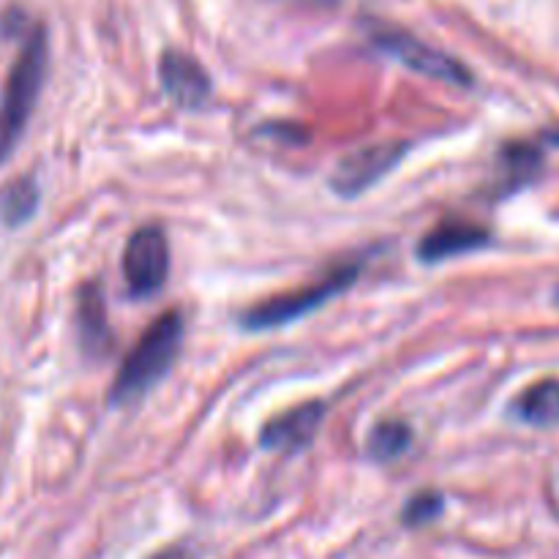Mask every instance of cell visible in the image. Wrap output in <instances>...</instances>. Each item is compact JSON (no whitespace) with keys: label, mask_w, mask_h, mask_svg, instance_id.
<instances>
[{"label":"cell","mask_w":559,"mask_h":559,"mask_svg":"<svg viewBox=\"0 0 559 559\" xmlns=\"http://www.w3.org/2000/svg\"><path fill=\"white\" fill-rule=\"evenodd\" d=\"M183 342V320L178 311L162 314L136 342L129 358L120 366L112 385V402H134L142 393L151 391L158 380L169 371L175 355Z\"/></svg>","instance_id":"7a4b0ae2"},{"label":"cell","mask_w":559,"mask_h":559,"mask_svg":"<svg viewBox=\"0 0 559 559\" xmlns=\"http://www.w3.org/2000/svg\"><path fill=\"white\" fill-rule=\"evenodd\" d=\"M80 331L85 349H91V353L107 349V309H104V295L98 284H85L80 293Z\"/></svg>","instance_id":"8fae6325"},{"label":"cell","mask_w":559,"mask_h":559,"mask_svg":"<svg viewBox=\"0 0 559 559\" xmlns=\"http://www.w3.org/2000/svg\"><path fill=\"white\" fill-rule=\"evenodd\" d=\"M407 142H377V145L358 147V151L347 153L338 158V164L331 173V189L338 197H358L366 189L385 178L393 167L404 158L407 153Z\"/></svg>","instance_id":"5b68a950"},{"label":"cell","mask_w":559,"mask_h":559,"mask_svg":"<svg viewBox=\"0 0 559 559\" xmlns=\"http://www.w3.org/2000/svg\"><path fill=\"white\" fill-rule=\"evenodd\" d=\"M325 415V402H306L300 407H293L289 413L276 415L262 429V448H267V451H298V448L309 445Z\"/></svg>","instance_id":"ba28073f"},{"label":"cell","mask_w":559,"mask_h":559,"mask_svg":"<svg viewBox=\"0 0 559 559\" xmlns=\"http://www.w3.org/2000/svg\"><path fill=\"white\" fill-rule=\"evenodd\" d=\"M360 267H364L360 262H344V265L325 273V276L317 284H311V287L293 289V293H284L278 295V298H271L265 300V304L249 309L240 317V325L249 328V331H267V328L289 325V322H295L298 317L311 314V311L325 306L331 298H336L338 293L353 287L360 276Z\"/></svg>","instance_id":"3957f363"},{"label":"cell","mask_w":559,"mask_h":559,"mask_svg":"<svg viewBox=\"0 0 559 559\" xmlns=\"http://www.w3.org/2000/svg\"><path fill=\"white\" fill-rule=\"evenodd\" d=\"M513 413L530 426H551L559 420V380H540L530 385L513 404Z\"/></svg>","instance_id":"30bf717a"},{"label":"cell","mask_w":559,"mask_h":559,"mask_svg":"<svg viewBox=\"0 0 559 559\" xmlns=\"http://www.w3.org/2000/svg\"><path fill=\"white\" fill-rule=\"evenodd\" d=\"M409 445H413V429L396 418L380 420L369 435V456L374 462H393L404 456Z\"/></svg>","instance_id":"4fadbf2b"},{"label":"cell","mask_w":559,"mask_h":559,"mask_svg":"<svg viewBox=\"0 0 559 559\" xmlns=\"http://www.w3.org/2000/svg\"><path fill=\"white\" fill-rule=\"evenodd\" d=\"M298 3H304V5H317V9H325V5H333L336 3V0H298Z\"/></svg>","instance_id":"9a60e30c"},{"label":"cell","mask_w":559,"mask_h":559,"mask_svg":"<svg viewBox=\"0 0 559 559\" xmlns=\"http://www.w3.org/2000/svg\"><path fill=\"white\" fill-rule=\"evenodd\" d=\"M486 243H489V233L484 227H478V224L445 222L424 235V240L418 243V260L442 262L451 260V257L480 249Z\"/></svg>","instance_id":"9c48e42d"},{"label":"cell","mask_w":559,"mask_h":559,"mask_svg":"<svg viewBox=\"0 0 559 559\" xmlns=\"http://www.w3.org/2000/svg\"><path fill=\"white\" fill-rule=\"evenodd\" d=\"M371 38H374L377 47L385 49V52L393 55L399 63L418 71V74L448 82V85H473V74H469V69L462 60L451 58V55L442 52V49L420 41L413 33L399 31V27H377V31L371 33Z\"/></svg>","instance_id":"277c9868"},{"label":"cell","mask_w":559,"mask_h":559,"mask_svg":"<svg viewBox=\"0 0 559 559\" xmlns=\"http://www.w3.org/2000/svg\"><path fill=\"white\" fill-rule=\"evenodd\" d=\"M442 508H445V500H442L440 491H420V495H415L413 500L404 506L402 522L407 524V527H424V524L435 522V519L440 516Z\"/></svg>","instance_id":"5bb4252c"},{"label":"cell","mask_w":559,"mask_h":559,"mask_svg":"<svg viewBox=\"0 0 559 559\" xmlns=\"http://www.w3.org/2000/svg\"><path fill=\"white\" fill-rule=\"evenodd\" d=\"M158 80L169 102L180 109H200L211 98V76L191 55L167 49L158 60Z\"/></svg>","instance_id":"52a82bcc"},{"label":"cell","mask_w":559,"mask_h":559,"mask_svg":"<svg viewBox=\"0 0 559 559\" xmlns=\"http://www.w3.org/2000/svg\"><path fill=\"white\" fill-rule=\"evenodd\" d=\"M169 273V246L162 227H142L129 238L123 251V276L129 293L142 298L164 287Z\"/></svg>","instance_id":"8992f818"},{"label":"cell","mask_w":559,"mask_h":559,"mask_svg":"<svg viewBox=\"0 0 559 559\" xmlns=\"http://www.w3.org/2000/svg\"><path fill=\"white\" fill-rule=\"evenodd\" d=\"M44 71H47V31L38 25L27 33L5 80L3 102H0V162L11 156L16 140L31 120L36 98L41 93Z\"/></svg>","instance_id":"6da1fadb"},{"label":"cell","mask_w":559,"mask_h":559,"mask_svg":"<svg viewBox=\"0 0 559 559\" xmlns=\"http://www.w3.org/2000/svg\"><path fill=\"white\" fill-rule=\"evenodd\" d=\"M38 207V186L33 178H16L0 191V222L5 227H22Z\"/></svg>","instance_id":"7c38bea8"}]
</instances>
